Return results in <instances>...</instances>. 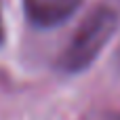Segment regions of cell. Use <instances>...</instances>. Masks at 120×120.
I'll return each instance as SVG.
<instances>
[{
    "label": "cell",
    "instance_id": "1",
    "mask_svg": "<svg viewBox=\"0 0 120 120\" xmlns=\"http://www.w3.org/2000/svg\"><path fill=\"white\" fill-rule=\"evenodd\" d=\"M118 30V13L112 6H95L76 27L70 42L59 55V68L65 74H78L86 70L112 40Z\"/></svg>",
    "mask_w": 120,
    "mask_h": 120
},
{
    "label": "cell",
    "instance_id": "3",
    "mask_svg": "<svg viewBox=\"0 0 120 120\" xmlns=\"http://www.w3.org/2000/svg\"><path fill=\"white\" fill-rule=\"evenodd\" d=\"M4 40V27H2V13H0V44Z\"/></svg>",
    "mask_w": 120,
    "mask_h": 120
},
{
    "label": "cell",
    "instance_id": "2",
    "mask_svg": "<svg viewBox=\"0 0 120 120\" xmlns=\"http://www.w3.org/2000/svg\"><path fill=\"white\" fill-rule=\"evenodd\" d=\"M82 0H23V8L27 19L36 27H55L68 21Z\"/></svg>",
    "mask_w": 120,
    "mask_h": 120
}]
</instances>
